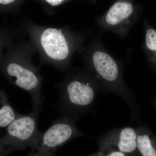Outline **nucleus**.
Returning <instances> with one entry per match:
<instances>
[{
  "label": "nucleus",
  "instance_id": "f8f14e48",
  "mask_svg": "<svg viewBox=\"0 0 156 156\" xmlns=\"http://www.w3.org/2000/svg\"><path fill=\"white\" fill-rule=\"evenodd\" d=\"M16 0H0V4L9 5L14 2Z\"/></svg>",
  "mask_w": 156,
  "mask_h": 156
},
{
  "label": "nucleus",
  "instance_id": "1a4fd4ad",
  "mask_svg": "<svg viewBox=\"0 0 156 156\" xmlns=\"http://www.w3.org/2000/svg\"><path fill=\"white\" fill-rule=\"evenodd\" d=\"M146 44L149 50L156 52V31L153 29L148 30L146 34Z\"/></svg>",
  "mask_w": 156,
  "mask_h": 156
},
{
  "label": "nucleus",
  "instance_id": "9d476101",
  "mask_svg": "<svg viewBox=\"0 0 156 156\" xmlns=\"http://www.w3.org/2000/svg\"><path fill=\"white\" fill-rule=\"evenodd\" d=\"M45 1L51 5L56 6L60 5L64 0H45Z\"/></svg>",
  "mask_w": 156,
  "mask_h": 156
},
{
  "label": "nucleus",
  "instance_id": "39448f33",
  "mask_svg": "<svg viewBox=\"0 0 156 156\" xmlns=\"http://www.w3.org/2000/svg\"><path fill=\"white\" fill-rule=\"evenodd\" d=\"M41 44L48 57L55 61L66 60L69 55V48L66 39L60 31L48 28L41 37Z\"/></svg>",
  "mask_w": 156,
  "mask_h": 156
},
{
  "label": "nucleus",
  "instance_id": "0eeeda50",
  "mask_svg": "<svg viewBox=\"0 0 156 156\" xmlns=\"http://www.w3.org/2000/svg\"><path fill=\"white\" fill-rule=\"evenodd\" d=\"M135 128L139 155L156 156V135L146 124H139Z\"/></svg>",
  "mask_w": 156,
  "mask_h": 156
},
{
  "label": "nucleus",
  "instance_id": "423d86ee",
  "mask_svg": "<svg viewBox=\"0 0 156 156\" xmlns=\"http://www.w3.org/2000/svg\"><path fill=\"white\" fill-rule=\"evenodd\" d=\"M134 8L131 3L119 2L115 3L109 9L104 17L105 24L120 34L124 33V30L133 23Z\"/></svg>",
  "mask_w": 156,
  "mask_h": 156
},
{
  "label": "nucleus",
  "instance_id": "9b49d317",
  "mask_svg": "<svg viewBox=\"0 0 156 156\" xmlns=\"http://www.w3.org/2000/svg\"><path fill=\"white\" fill-rule=\"evenodd\" d=\"M8 155L5 148L2 144L0 143V156H6Z\"/></svg>",
  "mask_w": 156,
  "mask_h": 156
},
{
  "label": "nucleus",
  "instance_id": "20e7f679",
  "mask_svg": "<svg viewBox=\"0 0 156 156\" xmlns=\"http://www.w3.org/2000/svg\"><path fill=\"white\" fill-rule=\"evenodd\" d=\"M136 128L128 126L114 128L97 138L99 149L95 156H140Z\"/></svg>",
  "mask_w": 156,
  "mask_h": 156
},
{
  "label": "nucleus",
  "instance_id": "f257e3e1",
  "mask_svg": "<svg viewBox=\"0 0 156 156\" xmlns=\"http://www.w3.org/2000/svg\"><path fill=\"white\" fill-rule=\"evenodd\" d=\"M59 92L57 108L62 115L80 116L93 112L96 96L102 91L95 77L78 75L56 85Z\"/></svg>",
  "mask_w": 156,
  "mask_h": 156
},
{
  "label": "nucleus",
  "instance_id": "7ed1b4c3",
  "mask_svg": "<svg viewBox=\"0 0 156 156\" xmlns=\"http://www.w3.org/2000/svg\"><path fill=\"white\" fill-rule=\"evenodd\" d=\"M79 117L62 115L53 121L48 130L41 132L36 146L29 156H54L57 150L72 140L83 136L78 129L76 121Z\"/></svg>",
  "mask_w": 156,
  "mask_h": 156
},
{
  "label": "nucleus",
  "instance_id": "ddd939ff",
  "mask_svg": "<svg viewBox=\"0 0 156 156\" xmlns=\"http://www.w3.org/2000/svg\"><path fill=\"white\" fill-rule=\"evenodd\" d=\"M152 103L156 110V95L154 96L153 98L152 99Z\"/></svg>",
  "mask_w": 156,
  "mask_h": 156
},
{
  "label": "nucleus",
  "instance_id": "f03ea898",
  "mask_svg": "<svg viewBox=\"0 0 156 156\" xmlns=\"http://www.w3.org/2000/svg\"><path fill=\"white\" fill-rule=\"evenodd\" d=\"M42 108H33L30 113L20 114L6 128V132L0 138V143L8 154L17 150L24 151L36 145L41 132L38 129V117Z\"/></svg>",
  "mask_w": 156,
  "mask_h": 156
},
{
  "label": "nucleus",
  "instance_id": "6e6552de",
  "mask_svg": "<svg viewBox=\"0 0 156 156\" xmlns=\"http://www.w3.org/2000/svg\"><path fill=\"white\" fill-rule=\"evenodd\" d=\"M20 114L9 103L5 92L0 90V128H7Z\"/></svg>",
  "mask_w": 156,
  "mask_h": 156
}]
</instances>
